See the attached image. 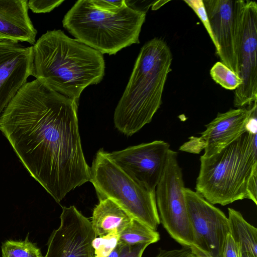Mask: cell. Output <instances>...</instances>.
<instances>
[{
    "label": "cell",
    "mask_w": 257,
    "mask_h": 257,
    "mask_svg": "<svg viewBox=\"0 0 257 257\" xmlns=\"http://www.w3.org/2000/svg\"><path fill=\"white\" fill-rule=\"evenodd\" d=\"M150 245L142 243L134 245H124L119 257H142L146 248Z\"/></svg>",
    "instance_id": "25"
},
{
    "label": "cell",
    "mask_w": 257,
    "mask_h": 257,
    "mask_svg": "<svg viewBox=\"0 0 257 257\" xmlns=\"http://www.w3.org/2000/svg\"><path fill=\"white\" fill-rule=\"evenodd\" d=\"M146 12L127 5L116 11L95 7L91 0H79L65 15L62 24L76 40L101 54H115L140 43Z\"/></svg>",
    "instance_id": "5"
},
{
    "label": "cell",
    "mask_w": 257,
    "mask_h": 257,
    "mask_svg": "<svg viewBox=\"0 0 257 257\" xmlns=\"http://www.w3.org/2000/svg\"><path fill=\"white\" fill-rule=\"evenodd\" d=\"M118 243L119 233L117 230L95 237L92 241L93 257H107Z\"/></svg>",
    "instance_id": "21"
},
{
    "label": "cell",
    "mask_w": 257,
    "mask_h": 257,
    "mask_svg": "<svg viewBox=\"0 0 257 257\" xmlns=\"http://www.w3.org/2000/svg\"><path fill=\"white\" fill-rule=\"evenodd\" d=\"M103 149L90 167V182L99 200L109 199L136 219L156 230L160 224L155 191L140 185L117 166Z\"/></svg>",
    "instance_id": "6"
},
{
    "label": "cell",
    "mask_w": 257,
    "mask_h": 257,
    "mask_svg": "<svg viewBox=\"0 0 257 257\" xmlns=\"http://www.w3.org/2000/svg\"><path fill=\"white\" fill-rule=\"evenodd\" d=\"M213 80L222 87L228 90H235L242 83L236 73L221 62H217L210 71Z\"/></svg>",
    "instance_id": "20"
},
{
    "label": "cell",
    "mask_w": 257,
    "mask_h": 257,
    "mask_svg": "<svg viewBox=\"0 0 257 257\" xmlns=\"http://www.w3.org/2000/svg\"><path fill=\"white\" fill-rule=\"evenodd\" d=\"M256 136L254 109L246 132L213 155L200 157L196 192L212 204L247 199L257 205Z\"/></svg>",
    "instance_id": "3"
},
{
    "label": "cell",
    "mask_w": 257,
    "mask_h": 257,
    "mask_svg": "<svg viewBox=\"0 0 257 257\" xmlns=\"http://www.w3.org/2000/svg\"><path fill=\"white\" fill-rule=\"evenodd\" d=\"M184 2L194 11L200 19L213 42V38L203 0H184Z\"/></svg>",
    "instance_id": "22"
},
{
    "label": "cell",
    "mask_w": 257,
    "mask_h": 257,
    "mask_svg": "<svg viewBox=\"0 0 257 257\" xmlns=\"http://www.w3.org/2000/svg\"><path fill=\"white\" fill-rule=\"evenodd\" d=\"M63 2V0H30L28 5L29 9L34 13H46L52 11Z\"/></svg>",
    "instance_id": "23"
},
{
    "label": "cell",
    "mask_w": 257,
    "mask_h": 257,
    "mask_svg": "<svg viewBox=\"0 0 257 257\" xmlns=\"http://www.w3.org/2000/svg\"><path fill=\"white\" fill-rule=\"evenodd\" d=\"M172 55L167 43L155 38L142 47L127 84L115 109V127L132 136L150 123L162 103Z\"/></svg>",
    "instance_id": "4"
},
{
    "label": "cell",
    "mask_w": 257,
    "mask_h": 257,
    "mask_svg": "<svg viewBox=\"0 0 257 257\" xmlns=\"http://www.w3.org/2000/svg\"><path fill=\"white\" fill-rule=\"evenodd\" d=\"M241 255L239 245L229 233L225 240L220 257H241Z\"/></svg>",
    "instance_id": "24"
},
{
    "label": "cell",
    "mask_w": 257,
    "mask_h": 257,
    "mask_svg": "<svg viewBox=\"0 0 257 257\" xmlns=\"http://www.w3.org/2000/svg\"><path fill=\"white\" fill-rule=\"evenodd\" d=\"M123 245L118 243L116 247L110 252L107 257H119Z\"/></svg>",
    "instance_id": "27"
},
{
    "label": "cell",
    "mask_w": 257,
    "mask_h": 257,
    "mask_svg": "<svg viewBox=\"0 0 257 257\" xmlns=\"http://www.w3.org/2000/svg\"><path fill=\"white\" fill-rule=\"evenodd\" d=\"M32 76L52 90L78 100L104 75L103 54L61 30L47 31L32 46Z\"/></svg>",
    "instance_id": "2"
},
{
    "label": "cell",
    "mask_w": 257,
    "mask_h": 257,
    "mask_svg": "<svg viewBox=\"0 0 257 257\" xmlns=\"http://www.w3.org/2000/svg\"><path fill=\"white\" fill-rule=\"evenodd\" d=\"M32 46L0 40V116L32 72Z\"/></svg>",
    "instance_id": "14"
},
{
    "label": "cell",
    "mask_w": 257,
    "mask_h": 257,
    "mask_svg": "<svg viewBox=\"0 0 257 257\" xmlns=\"http://www.w3.org/2000/svg\"><path fill=\"white\" fill-rule=\"evenodd\" d=\"M241 257H254V256L250 253H242Z\"/></svg>",
    "instance_id": "28"
},
{
    "label": "cell",
    "mask_w": 257,
    "mask_h": 257,
    "mask_svg": "<svg viewBox=\"0 0 257 257\" xmlns=\"http://www.w3.org/2000/svg\"><path fill=\"white\" fill-rule=\"evenodd\" d=\"M28 3V0H0V35L33 46L37 31L29 17Z\"/></svg>",
    "instance_id": "15"
},
{
    "label": "cell",
    "mask_w": 257,
    "mask_h": 257,
    "mask_svg": "<svg viewBox=\"0 0 257 257\" xmlns=\"http://www.w3.org/2000/svg\"><path fill=\"white\" fill-rule=\"evenodd\" d=\"M132 219L114 201L104 199L99 200V203L93 209L90 222L96 237L114 230H117L119 233Z\"/></svg>",
    "instance_id": "16"
},
{
    "label": "cell",
    "mask_w": 257,
    "mask_h": 257,
    "mask_svg": "<svg viewBox=\"0 0 257 257\" xmlns=\"http://www.w3.org/2000/svg\"><path fill=\"white\" fill-rule=\"evenodd\" d=\"M256 101L248 108L230 109L216 116L205 125L199 137H191L179 150L198 154L204 150L202 156L209 157L219 152L247 131L248 123Z\"/></svg>",
    "instance_id": "13"
},
{
    "label": "cell",
    "mask_w": 257,
    "mask_h": 257,
    "mask_svg": "<svg viewBox=\"0 0 257 257\" xmlns=\"http://www.w3.org/2000/svg\"><path fill=\"white\" fill-rule=\"evenodd\" d=\"M192 231V253L199 257H220L229 233L228 218L201 195L183 188Z\"/></svg>",
    "instance_id": "8"
},
{
    "label": "cell",
    "mask_w": 257,
    "mask_h": 257,
    "mask_svg": "<svg viewBox=\"0 0 257 257\" xmlns=\"http://www.w3.org/2000/svg\"><path fill=\"white\" fill-rule=\"evenodd\" d=\"M1 249L2 257H43L40 249L29 240L28 235L24 240H6Z\"/></svg>",
    "instance_id": "19"
},
{
    "label": "cell",
    "mask_w": 257,
    "mask_h": 257,
    "mask_svg": "<svg viewBox=\"0 0 257 257\" xmlns=\"http://www.w3.org/2000/svg\"><path fill=\"white\" fill-rule=\"evenodd\" d=\"M78 101L35 79L20 88L0 116V131L19 159L57 203L90 181L79 132Z\"/></svg>",
    "instance_id": "1"
},
{
    "label": "cell",
    "mask_w": 257,
    "mask_h": 257,
    "mask_svg": "<svg viewBox=\"0 0 257 257\" xmlns=\"http://www.w3.org/2000/svg\"><path fill=\"white\" fill-rule=\"evenodd\" d=\"M237 75L241 84L235 90V107L257 100V4L245 0L237 52Z\"/></svg>",
    "instance_id": "10"
},
{
    "label": "cell",
    "mask_w": 257,
    "mask_h": 257,
    "mask_svg": "<svg viewBox=\"0 0 257 257\" xmlns=\"http://www.w3.org/2000/svg\"><path fill=\"white\" fill-rule=\"evenodd\" d=\"M188 257H197L196 255L194 254L193 253H191L189 254V255Z\"/></svg>",
    "instance_id": "29"
},
{
    "label": "cell",
    "mask_w": 257,
    "mask_h": 257,
    "mask_svg": "<svg viewBox=\"0 0 257 257\" xmlns=\"http://www.w3.org/2000/svg\"><path fill=\"white\" fill-rule=\"evenodd\" d=\"M91 3L96 7L108 11H116L126 6L125 0L103 1L91 0Z\"/></svg>",
    "instance_id": "26"
},
{
    "label": "cell",
    "mask_w": 257,
    "mask_h": 257,
    "mask_svg": "<svg viewBox=\"0 0 257 257\" xmlns=\"http://www.w3.org/2000/svg\"><path fill=\"white\" fill-rule=\"evenodd\" d=\"M60 219L43 257H93L92 241L95 235L90 220L73 205L62 207Z\"/></svg>",
    "instance_id": "12"
},
{
    "label": "cell",
    "mask_w": 257,
    "mask_h": 257,
    "mask_svg": "<svg viewBox=\"0 0 257 257\" xmlns=\"http://www.w3.org/2000/svg\"><path fill=\"white\" fill-rule=\"evenodd\" d=\"M7 40V39H6L5 38H4V37L0 35V40Z\"/></svg>",
    "instance_id": "30"
},
{
    "label": "cell",
    "mask_w": 257,
    "mask_h": 257,
    "mask_svg": "<svg viewBox=\"0 0 257 257\" xmlns=\"http://www.w3.org/2000/svg\"><path fill=\"white\" fill-rule=\"evenodd\" d=\"M229 234L240 247L241 253L257 257V229L249 223L240 212L228 208Z\"/></svg>",
    "instance_id": "17"
},
{
    "label": "cell",
    "mask_w": 257,
    "mask_h": 257,
    "mask_svg": "<svg viewBox=\"0 0 257 257\" xmlns=\"http://www.w3.org/2000/svg\"><path fill=\"white\" fill-rule=\"evenodd\" d=\"M170 145L162 140L107 153L109 158L136 182L155 191L161 177Z\"/></svg>",
    "instance_id": "11"
},
{
    "label": "cell",
    "mask_w": 257,
    "mask_h": 257,
    "mask_svg": "<svg viewBox=\"0 0 257 257\" xmlns=\"http://www.w3.org/2000/svg\"><path fill=\"white\" fill-rule=\"evenodd\" d=\"M183 174L177 152L170 149L155 190L160 222L176 241L184 247L192 244V231L183 192Z\"/></svg>",
    "instance_id": "7"
},
{
    "label": "cell",
    "mask_w": 257,
    "mask_h": 257,
    "mask_svg": "<svg viewBox=\"0 0 257 257\" xmlns=\"http://www.w3.org/2000/svg\"><path fill=\"white\" fill-rule=\"evenodd\" d=\"M160 239L159 233L145 224L132 219L129 224L119 233V242L124 245L142 243L150 244Z\"/></svg>",
    "instance_id": "18"
},
{
    "label": "cell",
    "mask_w": 257,
    "mask_h": 257,
    "mask_svg": "<svg viewBox=\"0 0 257 257\" xmlns=\"http://www.w3.org/2000/svg\"><path fill=\"white\" fill-rule=\"evenodd\" d=\"M216 52L237 74L236 60L245 0H203Z\"/></svg>",
    "instance_id": "9"
}]
</instances>
